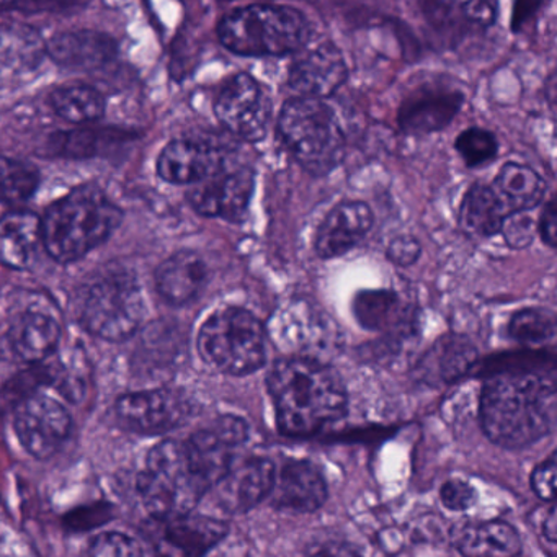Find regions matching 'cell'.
I'll list each match as a JSON object with an SVG mask.
<instances>
[{"instance_id":"6da1fadb","label":"cell","mask_w":557,"mask_h":557,"mask_svg":"<svg viewBox=\"0 0 557 557\" xmlns=\"http://www.w3.org/2000/svg\"><path fill=\"white\" fill-rule=\"evenodd\" d=\"M482 432L494 445L523 449L556 429L554 374L517 371L488 377L479 403Z\"/></svg>"},{"instance_id":"7a4b0ae2","label":"cell","mask_w":557,"mask_h":557,"mask_svg":"<svg viewBox=\"0 0 557 557\" xmlns=\"http://www.w3.org/2000/svg\"><path fill=\"white\" fill-rule=\"evenodd\" d=\"M267 384L276 423L285 435H314L347 413L348 396L341 374L314 358L276 361Z\"/></svg>"},{"instance_id":"3957f363","label":"cell","mask_w":557,"mask_h":557,"mask_svg":"<svg viewBox=\"0 0 557 557\" xmlns=\"http://www.w3.org/2000/svg\"><path fill=\"white\" fill-rule=\"evenodd\" d=\"M122 221L120 208L97 187H81L48 208L41 218V240L51 259H83L99 247Z\"/></svg>"},{"instance_id":"277c9868","label":"cell","mask_w":557,"mask_h":557,"mask_svg":"<svg viewBox=\"0 0 557 557\" xmlns=\"http://www.w3.org/2000/svg\"><path fill=\"white\" fill-rule=\"evenodd\" d=\"M218 37L237 57H288L308 45L311 25L288 5L250 4L224 15Z\"/></svg>"},{"instance_id":"5b68a950","label":"cell","mask_w":557,"mask_h":557,"mask_svg":"<svg viewBox=\"0 0 557 557\" xmlns=\"http://www.w3.org/2000/svg\"><path fill=\"white\" fill-rule=\"evenodd\" d=\"M278 136L289 154L314 177L331 174L345 156L344 129L322 99L293 97L280 112Z\"/></svg>"},{"instance_id":"8992f818","label":"cell","mask_w":557,"mask_h":557,"mask_svg":"<svg viewBox=\"0 0 557 557\" xmlns=\"http://www.w3.org/2000/svg\"><path fill=\"white\" fill-rule=\"evenodd\" d=\"M138 491L152 518H164L194 511L211 488L191 462L185 442L168 440L149 451Z\"/></svg>"},{"instance_id":"52a82bcc","label":"cell","mask_w":557,"mask_h":557,"mask_svg":"<svg viewBox=\"0 0 557 557\" xmlns=\"http://www.w3.org/2000/svg\"><path fill=\"white\" fill-rule=\"evenodd\" d=\"M197 347L205 363L213 370L247 376L265 364V329L247 309H220L201 325Z\"/></svg>"},{"instance_id":"ba28073f","label":"cell","mask_w":557,"mask_h":557,"mask_svg":"<svg viewBox=\"0 0 557 557\" xmlns=\"http://www.w3.org/2000/svg\"><path fill=\"white\" fill-rule=\"evenodd\" d=\"M145 318L141 289L132 275L110 272L89 286L81 305L87 331L109 342L132 337Z\"/></svg>"},{"instance_id":"9c48e42d","label":"cell","mask_w":557,"mask_h":557,"mask_svg":"<svg viewBox=\"0 0 557 557\" xmlns=\"http://www.w3.org/2000/svg\"><path fill=\"white\" fill-rule=\"evenodd\" d=\"M221 125L247 143L262 141L272 119V100L249 74H237L221 89L214 103Z\"/></svg>"},{"instance_id":"30bf717a","label":"cell","mask_w":557,"mask_h":557,"mask_svg":"<svg viewBox=\"0 0 557 557\" xmlns=\"http://www.w3.org/2000/svg\"><path fill=\"white\" fill-rule=\"evenodd\" d=\"M14 423L22 445L38 459L57 455L71 433V417L63 404L44 394L22 399Z\"/></svg>"},{"instance_id":"8fae6325","label":"cell","mask_w":557,"mask_h":557,"mask_svg":"<svg viewBox=\"0 0 557 557\" xmlns=\"http://www.w3.org/2000/svg\"><path fill=\"white\" fill-rule=\"evenodd\" d=\"M116 417L125 429L141 435H162L171 432L190 417L191 406L178 391H138L116 400Z\"/></svg>"},{"instance_id":"7c38bea8","label":"cell","mask_w":557,"mask_h":557,"mask_svg":"<svg viewBox=\"0 0 557 557\" xmlns=\"http://www.w3.org/2000/svg\"><path fill=\"white\" fill-rule=\"evenodd\" d=\"M227 524L216 518L188 513L154 518L149 531L154 553L165 556H201L227 536Z\"/></svg>"},{"instance_id":"4fadbf2b","label":"cell","mask_w":557,"mask_h":557,"mask_svg":"<svg viewBox=\"0 0 557 557\" xmlns=\"http://www.w3.org/2000/svg\"><path fill=\"white\" fill-rule=\"evenodd\" d=\"M256 190V172L249 168L220 172L198 182L188 191V201L197 213L240 223L246 218Z\"/></svg>"},{"instance_id":"5bb4252c","label":"cell","mask_w":557,"mask_h":557,"mask_svg":"<svg viewBox=\"0 0 557 557\" xmlns=\"http://www.w3.org/2000/svg\"><path fill=\"white\" fill-rule=\"evenodd\" d=\"M462 103V90L445 84H423L400 103L397 125L406 135H432L451 125Z\"/></svg>"},{"instance_id":"9a60e30c","label":"cell","mask_w":557,"mask_h":557,"mask_svg":"<svg viewBox=\"0 0 557 557\" xmlns=\"http://www.w3.org/2000/svg\"><path fill=\"white\" fill-rule=\"evenodd\" d=\"M227 151L216 143L181 138L169 143L158 159V172L165 182L195 185L226 171Z\"/></svg>"},{"instance_id":"2e32d148","label":"cell","mask_w":557,"mask_h":557,"mask_svg":"<svg viewBox=\"0 0 557 557\" xmlns=\"http://www.w3.org/2000/svg\"><path fill=\"white\" fill-rule=\"evenodd\" d=\"M348 79L344 54L331 41L319 45L298 60L288 71V86L296 96L327 99L334 96Z\"/></svg>"},{"instance_id":"e0dca14e","label":"cell","mask_w":557,"mask_h":557,"mask_svg":"<svg viewBox=\"0 0 557 557\" xmlns=\"http://www.w3.org/2000/svg\"><path fill=\"white\" fill-rule=\"evenodd\" d=\"M276 469L267 458H249L234 466L214 485L218 500L231 513H244L262 504L272 494Z\"/></svg>"},{"instance_id":"ac0fdd59","label":"cell","mask_w":557,"mask_h":557,"mask_svg":"<svg viewBox=\"0 0 557 557\" xmlns=\"http://www.w3.org/2000/svg\"><path fill=\"white\" fill-rule=\"evenodd\" d=\"M273 507L292 513H312L324 507L329 488L318 466L289 461L276 474L272 491Z\"/></svg>"},{"instance_id":"d6986e66","label":"cell","mask_w":557,"mask_h":557,"mask_svg":"<svg viewBox=\"0 0 557 557\" xmlns=\"http://www.w3.org/2000/svg\"><path fill=\"white\" fill-rule=\"evenodd\" d=\"M371 208L363 201H345L325 216L315 236V252L321 259H337L357 247L373 227Z\"/></svg>"},{"instance_id":"ffe728a7","label":"cell","mask_w":557,"mask_h":557,"mask_svg":"<svg viewBox=\"0 0 557 557\" xmlns=\"http://www.w3.org/2000/svg\"><path fill=\"white\" fill-rule=\"evenodd\" d=\"M47 51L58 64L70 70H97L115 60L119 47L109 35L77 30L54 35Z\"/></svg>"},{"instance_id":"44dd1931","label":"cell","mask_w":557,"mask_h":557,"mask_svg":"<svg viewBox=\"0 0 557 557\" xmlns=\"http://www.w3.org/2000/svg\"><path fill=\"white\" fill-rule=\"evenodd\" d=\"M478 361V350L462 335H445L435 342L417 364L416 374L430 386L451 384L469 373Z\"/></svg>"},{"instance_id":"7402d4cb","label":"cell","mask_w":557,"mask_h":557,"mask_svg":"<svg viewBox=\"0 0 557 557\" xmlns=\"http://www.w3.org/2000/svg\"><path fill=\"white\" fill-rule=\"evenodd\" d=\"M207 280V263L191 250L174 253L156 270V288L172 306H185L197 299Z\"/></svg>"},{"instance_id":"603a6c76","label":"cell","mask_w":557,"mask_h":557,"mask_svg":"<svg viewBox=\"0 0 557 557\" xmlns=\"http://www.w3.org/2000/svg\"><path fill=\"white\" fill-rule=\"evenodd\" d=\"M451 540L462 556L511 557L521 553L520 534L507 521L462 524L453 531Z\"/></svg>"},{"instance_id":"cb8c5ba5","label":"cell","mask_w":557,"mask_h":557,"mask_svg":"<svg viewBox=\"0 0 557 557\" xmlns=\"http://www.w3.org/2000/svg\"><path fill=\"white\" fill-rule=\"evenodd\" d=\"M61 329L47 312L28 311L12 322L9 342L21 360L37 363L53 355L60 344Z\"/></svg>"},{"instance_id":"d4e9b609","label":"cell","mask_w":557,"mask_h":557,"mask_svg":"<svg viewBox=\"0 0 557 557\" xmlns=\"http://www.w3.org/2000/svg\"><path fill=\"white\" fill-rule=\"evenodd\" d=\"M41 240V218L15 210L0 218V259L14 269H27Z\"/></svg>"},{"instance_id":"484cf974","label":"cell","mask_w":557,"mask_h":557,"mask_svg":"<svg viewBox=\"0 0 557 557\" xmlns=\"http://www.w3.org/2000/svg\"><path fill=\"white\" fill-rule=\"evenodd\" d=\"M492 188L500 198L507 214H510L536 208L546 194V182L528 165L507 162L495 177Z\"/></svg>"},{"instance_id":"4316f807","label":"cell","mask_w":557,"mask_h":557,"mask_svg":"<svg viewBox=\"0 0 557 557\" xmlns=\"http://www.w3.org/2000/svg\"><path fill=\"white\" fill-rule=\"evenodd\" d=\"M507 216L500 198L492 185L474 184L462 198L459 224L469 236L485 239L500 233L502 221Z\"/></svg>"},{"instance_id":"83f0119b","label":"cell","mask_w":557,"mask_h":557,"mask_svg":"<svg viewBox=\"0 0 557 557\" xmlns=\"http://www.w3.org/2000/svg\"><path fill=\"white\" fill-rule=\"evenodd\" d=\"M354 315L367 331L387 332L400 329L407 322L406 306L396 292L391 289H368L355 296Z\"/></svg>"},{"instance_id":"f1b7e54d","label":"cell","mask_w":557,"mask_h":557,"mask_svg":"<svg viewBox=\"0 0 557 557\" xmlns=\"http://www.w3.org/2000/svg\"><path fill=\"white\" fill-rule=\"evenodd\" d=\"M54 112L74 125L97 122L106 113V99L89 86H64L51 94Z\"/></svg>"},{"instance_id":"f546056e","label":"cell","mask_w":557,"mask_h":557,"mask_svg":"<svg viewBox=\"0 0 557 557\" xmlns=\"http://www.w3.org/2000/svg\"><path fill=\"white\" fill-rule=\"evenodd\" d=\"M40 185L34 165L18 159L0 158V203L21 205L30 200Z\"/></svg>"},{"instance_id":"4dcf8cb0","label":"cell","mask_w":557,"mask_h":557,"mask_svg":"<svg viewBox=\"0 0 557 557\" xmlns=\"http://www.w3.org/2000/svg\"><path fill=\"white\" fill-rule=\"evenodd\" d=\"M132 138L129 133L122 129H76V132L66 133V135L58 136L57 148L61 154L70 156V158H92L99 152L106 151L107 148L120 145Z\"/></svg>"},{"instance_id":"1f68e13d","label":"cell","mask_w":557,"mask_h":557,"mask_svg":"<svg viewBox=\"0 0 557 557\" xmlns=\"http://www.w3.org/2000/svg\"><path fill=\"white\" fill-rule=\"evenodd\" d=\"M41 54V41L27 27H0V58L12 64H37ZM44 57V54H41Z\"/></svg>"},{"instance_id":"d6a6232c","label":"cell","mask_w":557,"mask_h":557,"mask_svg":"<svg viewBox=\"0 0 557 557\" xmlns=\"http://www.w3.org/2000/svg\"><path fill=\"white\" fill-rule=\"evenodd\" d=\"M508 334L518 344L543 345L553 341L556 324L554 319L541 309H523L511 318Z\"/></svg>"},{"instance_id":"836d02e7","label":"cell","mask_w":557,"mask_h":557,"mask_svg":"<svg viewBox=\"0 0 557 557\" xmlns=\"http://www.w3.org/2000/svg\"><path fill=\"white\" fill-rule=\"evenodd\" d=\"M455 149L468 168H482L497 158L498 143L494 133L472 126L459 133Z\"/></svg>"},{"instance_id":"e575fe53","label":"cell","mask_w":557,"mask_h":557,"mask_svg":"<svg viewBox=\"0 0 557 557\" xmlns=\"http://www.w3.org/2000/svg\"><path fill=\"white\" fill-rule=\"evenodd\" d=\"M423 17L426 24L440 38L448 41L459 40L462 28L469 27L468 22L462 17L459 5L453 4V0H422Z\"/></svg>"},{"instance_id":"d590c367","label":"cell","mask_w":557,"mask_h":557,"mask_svg":"<svg viewBox=\"0 0 557 557\" xmlns=\"http://www.w3.org/2000/svg\"><path fill=\"white\" fill-rule=\"evenodd\" d=\"M500 233L511 249H527L536 237V221L530 211H515L502 221Z\"/></svg>"},{"instance_id":"8d00e7d4","label":"cell","mask_w":557,"mask_h":557,"mask_svg":"<svg viewBox=\"0 0 557 557\" xmlns=\"http://www.w3.org/2000/svg\"><path fill=\"white\" fill-rule=\"evenodd\" d=\"M90 554L94 556H143L146 553L141 544L133 537L122 533H103L99 534L96 540L90 543Z\"/></svg>"},{"instance_id":"74e56055","label":"cell","mask_w":557,"mask_h":557,"mask_svg":"<svg viewBox=\"0 0 557 557\" xmlns=\"http://www.w3.org/2000/svg\"><path fill=\"white\" fill-rule=\"evenodd\" d=\"M440 500L451 511H466L474 507L478 492L469 482L461 479H449L440 488Z\"/></svg>"},{"instance_id":"f35d334b","label":"cell","mask_w":557,"mask_h":557,"mask_svg":"<svg viewBox=\"0 0 557 557\" xmlns=\"http://www.w3.org/2000/svg\"><path fill=\"white\" fill-rule=\"evenodd\" d=\"M556 453L544 459L531 472L530 485L534 494L544 502L553 504L556 497Z\"/></svg>"},{"instance_id":"ab89813d","label":"cell","mask_w":557,"mask_h":557,"mask_svg":"<svg viewBox=\"0 0 557 557\" xmlns=\"http://www.w3.org/2000/svg\"><path fill=\"white\" fill-rule=\"evenodd\" d=\"M459 9L469 27L488 28L497 18V0H462Z\"/></svg>"},{"instance_id":"60d3db41","label":"cell","mask_w":557,"mask_h":557,"mask_svg":"<svg viewBox=\"0 0 557 557\" xmlns=\"http://www.w3.org/2000/svg\"><path fill=\"white\" fill-rule=\"evenodd\" d=\"M422 246L412 236H397L387 246L386 257L397 267H410L420 259Z\"/></svg>"},{"instance_id":"b9f144b4","label":"cell","mask_w":557,"mask_h":557,"mask_svg":"<svg viewBox=\"0 0 557 557\" xmlns=\"http://www.w3.org/2000/svg\"><path fill=\"white\" fill-rule=\"evenodd\" d=\"M83 0H15L9 5L12 11L21 12H58L79 5Z\"/></svg>"},{"instance_id":"7bdbcfd3","label":"cell","mask_w":557,"mask_h":557,"mask_svg":"<svg viewBox=\"0 0 557 557\" xmlns=\"http://www.w3.org/2000/svg\"><path fill=\"white\" fill-rule=\"evenodd\" d=\"M556 218V201L550 198L544 207L543 213H541L540 221H536L537 234L550 249H554L557 243Z\"/></svg>"},{"instance_id":"ee69618b","label":"cell","mask_w":557,"mask_h":557,"mask_svg":"<svg viewBox=\"0 0 557 557\" xmlns=\"http://www.w3.org/2000/svg\"><path fill=\"white\" fill-rule=\"evenodd\" d=\"M543 4H546V0H515L513 12H511L513 32L521 30L537 14Z\"/></svg>"},{"instance_id":"f6af8a7d","label":"cell","mask_w":557,"mask_h":557,"mask_svg":"<svg viewBox=\"0 0 557 557\" xmlns=\"http://www.w3.org/2000/svg\"><path fill=\"white\" fill-rule=\"evenodd\" d=\"M557 517H556V507L550 505L547 513L544 515L543 523H541V533L544 534V540L550 544V546H556L557 543Z\"/></svg>"}]
</instances>
